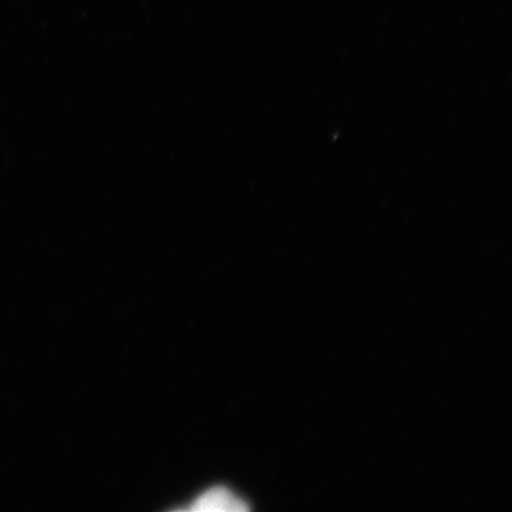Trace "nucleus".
Segmentation results:
<instances>
[{"instance_id": "f257e3e1", "label": "nucleus", "mask_w": 512, "mask_h": 512, "mask_svg": "<svg viewBox=\"0 0 512 512\" xmlns=\"http://www.w3.org/2000/svg\"><path fill=\"white\" fill-rule=\"evenodd\" d=\"M191 511H247V504L224 488H214L202 495L189 509Z\"/></svg>"}]
</instances>
